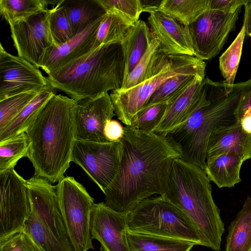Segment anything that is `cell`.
<instances>
[{
	"mask_svg": "<svg viewBox=\"0 0 251 251\" xmlns=\"http://www.w3.org/2000/svg\"><path fill=\"white\" fill-rule=\"evenodd\" d=\"M118 172L103 192L105 203L126 214L151 196H163L174 161L181 158L177 147L167 137L124 127Z\"/></svg>",
	"mask_w": 251,
	"mask_h": 251,
	"instance_id": "1",
	"label": "cell"
},
{
	"mask_svg": "<svg viewBox=\"0 0 251 251\" xmlns=\"http://www.w3.org/2000/svg\"><path fill=\"white\" fill-rule=\"evenodd\" d=\"M76 100L54 95L42 107L25 133L29 141L27 157L34 175L51 183L63 178L72 161L75 144Z\"/></svg>",
	"mask_w": 251,
	"mask_h": 251,
	"instance_id": "2",
	"label": "cell"
},
{
	"mask_svg": "<svg viewBox=\"0 0 251 251\" xmlns=\"http://www.w3.org/2000/svg\"><path fill=\"white\" fill-rule=\"evenodd\" d=\"M251 89V79L228 86L224 81L204 78L199 107L186 122L166 136L179 149L181 158L204 170L211 134L218 126L235 119V110Z\"/></svg>",
	"mask_w": 251,
	"mask_h": 251,
	"instance_id": "3",
	"label": "cell"
},
{
	"mask_svg": "<svg viewBox=\"0 0 251 251\" xmlns=\"http://www.w3.org/2000/svg\"><path fill=\"white\" fill-rule=\"evenodd\" d=\"M210 181L204 170L178 158L173 163L168 187L162 197L191 220L205 247L220 251L225 230L220 210L213 199Z\"/></svg>",
	"mask_w": 251,
	"mask_h": 251,
	"instance_id": "4",
	"label": "cell"
},
{
	"mask_svg": "<svg viewBox=\"0 0 251 251\" xmlns=\"http://www.w3.org/2000/svg\"><path fill=\"white\" fill-rule=\"evenodd\" d=\"M125 61L122 43L102 45L48 75L50 85L77 101L121 89Z\"/></svg>",
	"mask_w": 251,
	"mask_h": 251,
	"instance_id": "5",
	"label": "cell"
},
{
	"mask_svg": "<svg viewBox=\"0 0 251 251\" xmlns=\"http://www.w3.org/2000/svg\"><path fill=\"white\" fill-rule=\"evenodd\" d=\"M26 184L31 213L23 231L41 251H75L61 213L56 186L36 176Z\"/></svg>",
	"mask_w": 251,
	"mask_h": 251,
	"instance_id": "6",
	"label": "cell"
},
{
	"mask_svg": "<svg viewBox=\"0 0 251 251\" xmlns=\"http://www.w3.org/2000/svg\"><path fill=\"white\" fill-rule=\"evenodd\" d=\"M126 220L130 232L205 246L202 236L191 220L162 196L144 200L126 214Z\"/></svg>",
	"mask_w": 251,
	"mask_h": 251,
	"instance_id": "7",
	"label": "cell"
},
{
	"mask_svg": "<svg viewBox=\"0 0 251 251\" xmlns=\"http://www.w3.org/2000/svg\"><path fill=\"white\" fill-rule=\"evenodd\" d=\"M203 60L188 55H168L155 68L152 75L139 85L126 91H112L110 96L115 115L123 124L130 126L152 94L169 78L182 74L205 78Z\"/></svg>",
	"mask_w": 251,
	"mask_h": 251,
	"instance_id": "8",
	"label": "cell"
},
{
	"mask_svg": "<svg viewBox=\"0 0 251 251\" xmlns=\"http://www.w3.org/2000/svg\"><path fill=\"white\" fill-rule=\"evenodd\" d=\"M56 188L61 213L75 251L94 250L90 230L94 199L73 176H64Z\"/></svg>",
	"mask_w": 251,
	"mask_h": 251,
	"instance_id": "9",
	"label": "cell"
},
{
	"mask_svg": "<svg viewBox=\"0 0 251 251\" xmlns=\"http://www.w3.org/2000/svg\"><path fill=\"white\" fill-rule=\"evenodd\" d=\"M122 152L121 140L99 143L75 140L72 161L81 167L103 193L117 175Z\"/></svg>",
	"mask_w": 251,
	"mask_h": 251,
	"instance_id": "10",
	"label": "cell"
},
{
	"mask_svg": "<svg viewBox=\"0 0 251 251\" xmlns=\"http://www.w3.org/2000/svg\"><path fill=\"white\" fill-rule=\"evenodd\" d=\"M0 241L23 232L31 213L26 180L14 168L0 173Z\"/></svg>",
	"mask_w": 251,
	"mask_h": 251,
	"instance_id": "11",
	"label": "cell"
},
{
	"mask_svg": "<svg viewBox=\"0 0 251 251\" xmlns=\"http://www.w3.org/2000/svg\"><path fill=\"white\" fill-rule=\"evenodd\" d=\"M240 9L234 13L208 9L188 26L195 57L210 60L219 53L235 27Z\"/></svg>",
	"mask_w": 251,
	"mask_h": 251,
	"instance_id": "12",
	"label": "cell"
},
{
	"mask_svg": "<svg viewBox=\"0 0 251 251\" xmlns=\"http://www.w3.org/2000/svg\"><path fill=\"white\" fill-rule=\"evenodd\" d=\"M50 9L24 20L8 22L18 55L39 68L45 51L54 44L49 26Z\"/></svg>",
	"mask_w": 251,
	"mask_h": 251,
	"instance_id": "13",
	"label": "cell"
},
{
	"mask_svg": "<svg viewBox=\"0 0 251 251\" xmlns=\"http://www.w3.org/2000/svg\"><path fill=\"white\" fill-rule=\"evenodd\" d=\"M49 84L39 68L0 45V101L20 94L39 91Z\"/></svg>",
	"mask_w": 251,
	"mask_h": 251,
	"instance_id": "14",
	"label": "cell"
},
{
	"mask_svg": "<svg viewBox=\"0 0 251 251\" xmlns=\"http://www.w3.org/2000/svg\"><path fill=\"white\" fill-rule=\"evenodd\" d=\"M108 93L76 101L74 121L75 139L99 143L109 141L104 134L107 121L115 115Z\"/></svg>",
	"mask_w": 251,
	"mask_h": 251,
	"instance_id": "15",
	"label": "cell"
},
{
	"mask_svg": "<svg viewBox=\"0 0 251 251\" xmlns=\"http://www.w3.org/2000/svg\"><path fill=\"white\" fill-rule=\"evenodd\" d=\"M90 230L92 239L100 242V251H131L126 215L111 209L105 202L94 204Z\"/></svg>",
	"mask_w": 251,
	"mask_h": 251,
	"instance_id": "16",
	"label": "cell"
},
{
	"mask_svg": "<svg viewBox=\"0 0 251 251\" xmlns=\"http://www.w3.org/2000/svg\"><path fill=\"white\" fill-rule=\"evenodd\" d=\"M148 22L164 54L194 56L188 26L159 10L149 13Z\"/></svg>",
	"mask_w": 251,
	"mask_h": 251,
	"instance_id": "17",
	"label": "cell"
},
{
	"mask_svg": "<svg viewBox=\"0 0 251 251\" xmlns=\"http://www.w3.org/2000/svg\"><path fill=\"white\" fill-rule=\"evenodd\" d=\"M101 18L65 44L48 49L39 67L48 75L95 50L96 33Z\"/></svg>",
	"mask_w": 251,
	"mask_h": 251,
	"instance_id": "18",
	"label": "cell"
},
{
	"mask_svg": "<svg viewBox=\"0 0 251 251\" xmlns=\"http://www.w3.org/2000/svg\"><path fill=\"white\" fill-rule=\"evenodd\" d=\"M203 79L196 77L171 100L164 116L153 133L166 137L188 120L201 104Z\"/></svg>",
	"mask_w": 251,
	"mask_h": 251,
	"instance_id": "19",
	"label": "cell"
},
{
	"mask_svg": "<svg viewBox=\"0 0 251 251\" xmlns=\"http://www.w3.org/2000/svg\"><path fill=\"white\" fill-rule=\"evenodd\" d=\"M223 153L234 154L244 161L251 158V134L243 131L240 122L220 126L211 134L206 159Z\"/></svg>",
	"mask_w": 251,
	"mask_h": 251,
	"instance_id": "20",
	"label": "cell"
},
{
	"mask_svg": "<svg viewBox=\"0 0 251 251\" xmlns=\"http://www.w3.org/2000/svg\"><path fill=\"white\" fill-rule=\"evenodd\" d=\"M244 162L237 155L223 153L206 159L204 171L219 188H231L241 181L240 172Z\"/></svg>",
	"mask_w": 251,
	"mask_h": 251,
	"instance_id": "21",
	"label": "cell"
},
{
	"mask_svg": "<svg viewBox=\"0 0 251 251\" xmlns=\"http://www.w3.org/2000/svg\"><path fill=\"white\" fill-rule=\"evenodd\" d=\"M153 37L147 24L141 20L131 26L122 42L125 61L124 80L146 53Z\"/></svg>",
	"mask_w": 251,
	"mask_h": 251,
	"instance_id": "22",
	"label": "cell"
},
{
	"mask_svg": "<svg viewBox=\"0 0 251 251\" xmlns=\"http://www.w3.org/2000/svg\"><path fill=\"white\" fill-rule=\"evenodd\" d=\"M74 36L102 17L106 12L98 0H62Z\"/></svg>",
	"mask_w": 251,
	"mask_h": 251,
	"instance_id": "23",
	"label": "cell"
},
{
	"mask_svg": "<svg viewBox=\"0 0 251 251\" xmlns=\"http://www.w3.org/2000/svg\"><path fill=\"white\" fill-rule=\"evenodd\" d=\"M50 83L1 131L0 142L25 132L45 104L56 94Z\"/></svg>",
	"mask_w": 251,
	"mask_h": 251,
	"instance_id": "24",
	"label": "cell"
},
{
	"mask_svg": "<svg viewBox=\"0 0 251 251\" xmlns=\"http://www.w3.org/2000/svg\"><path fill=\"white\" fill-rule=\"evenodd\" d=\"M225 251H251V197L228 226Z\"/></svg>",
	"mask_w": 251,
	"mask_h": 251,
	"instance_id": "25",
	"label": "cell"
},
{
	"mask_svg": "<svg viewBox=\"0 0 251 251\" xmlns=\"http://www.w3.org/2000/svg\"><path fill=\"white\" fill-rule=\"evenodd\" d=\"M127 239L131 251H190L195 245L183 240L134 233L128 230Z\"/></svg>",
	"mask_w": 251,
	"mask_h": 251,
	"instance_id": "26",
	"label": "cell"
},
{
	"mask_svg": "<svg viewBox=\"0 0 251 251\" xmlns=\"http://www.w3.org/2000/svg\"><path fill=\"white\" fill-rule=\"evenodd\" d=\"M209 0H162L158 10L189 26L208 9Z\"/></svg>",
	"mask_w": 251,
	"mask_h": 251,
	"instance_id": "27",
	"label": "cell"
},
{
	"mask_svg": "<svg viewBox=\"0 0 251 251\" xmlns=\"http://www.w3.org/2000/svg\"><path fill=\"white\" fill-rule=\"evenodd\" d=\"M131 26L120 16L106 13L102 17L97 29L95 49L102 45L122 43Z\"/></svg>",
	"mask_w": 251,
	"mask_h": 251,
	"instance_id": "28",
	"label": "cell"
},
{
	"mask_svg": "<svg viewBox=\"0 0 251 251\" xmlns=\"http://www.w3.org/2000/svg\"><path fill=\"white\" fill-rule=\"evenodd\" d=\"M29 141L25 132L0 142V173L14 168L17 162L27 157Z\"/></svg>",
	"mask_w": 251,
	"mask_h": 251,
	"instance_id": "29",
	"label": "cell"
},
{
	"mask_svg": "<svg viewBox=\"0 0 251 251\" xmlns=\"http://www.w3.org/2000/svg\"><path fill=\"white\" fill-rule=\"evenodd\" d=\"M47 0H0V14L9 22L25 20L48 8Z\"/></svg>",
	"mask_w": 251,
	"mask_h": 251,
	"instance_id": "30",
	"label": "cell"
},
{
	"mask_svg": "<svg viewBox=\"0 0 251 251\" xmlns=\"http://www.w3.org/2000/svg\"><path fill=\"white\" fill-rule=\"evenodd\" d=\"M246 35L243 25L236 38L219 58V67L225 84L232 86L238 70Z\"/></svg>",
	"mask_w": 251,
	"mask_h": 251,
	"instance_id": "31",
	"label": "cell"
},
{
	"mask_svg": "<svg viewBox=\"0 0 251 251\" xmlns=\"http://www.w3.org/2000/svg\"><path fill=\"white\" fill-rule=\"evenodd\" d=\"M62 1L60 0L50 9L49 26L54 44L53 47H55L65 44L74 37L70 22Z\"/></svg>",
	"mask_w": 251,
	"mask_h": 251,
	"instance_id": "32",
	"label": "cell"
},
{
	"mask_svg": "<svg viewBox=\"0 0 251 251\" xmlns=\"http://www.w3.org/2000/svg\"><path fill=\"white\" fill-rule=\"evenodd\" d=\"M196 77H200L190 74H182L169 78L152 94L142 109L170 100L190 85Z\"/></svg>",
	"mask_w": 251,
	"mask_h": 251,
	"instance_id": "33",
	"label": "cell"
},
{
	"mask_svg": "<svg viewBox=\"0 0 251 251\" xmlns=\"http://www.w3.org/2000/svg\"><path fill=\"white\" fill-rule=\"evenodd\" d=\"M160 50L159 42L154 37L147 51L126 76L120 90H128L143 82Z\"/></svg>",
	"mask_w": 251,
	"mask_h": 251,
	"instance_id": "34",
	"label": "cell"
},
{
	"mask_svg": "<svg viewBox=\"0 0 251 251\" xmlns=\"http://www.w3.org/2000/svg\"><path fill=\"white\" fill-rule=\"evenodd\" d=\"M175 97L170 100L142 109L133 119L129 126L145 132H153L164 116L170 102Z\"/></svg>",
	"mask_w": 251,
	"mask_h": 251,
	"instance_id": "35",
	"label": "cell"
},
{
	"mask_svg": "<svg viewBox=\"0 0 251 251\" xmlns=\"http://www.w3.org/2000/svg\"><path fill=\"white\" fill-rule=\"evenodd\" d=\"M42 90L20 94L0 100V131L26 107Z\"/></svg>",
	"mask_w": 251,
	"mask_h": 251,
	"instance_id": "36",
	"label": "cell"
},
{
	"mask_svg": "<svg viewBox=\"0 0 251 251\" xmlns=\"http://www.w3.org/2000/svg\"><path fill=\"white\" fill-rule=\"evenodd\" d=\"M106 13H113L131 25L139 20L143 12L140 0H98Z\"/></svg>",
	"mask_w": 251,
	"mask_h": 251,
	"instance_id": "37",
	"label": "cell"
},
{
	"mask_svg": "<svg viewBox=\"0 0 251 251\" xmlns=\"http://www.w3.org/2000/svg\"><path fill=\"white\" fill-rule=\"evenodd\" d=\"M0 251H41L24 231L0 241Z\"/></svg>",
	"mask_w": 251,
	"mask_h": 251,
	"instance_id": "38",
	"label": "cell"
},
{
	"mask_svg": "<svg viewBox=\"0 0 251 251\" xmlns=\"http://www.w3.org/2000/svg\"><path fill=\"white\" fill-rule=\"evenodd\" d=\"M250 0H209L208 9L225 13H234Z\"/></svg>",
	"mask_w": 251,
	"mask_h": 251,
	"instance_id": "39",
	"label": "cell"
},
{
	"mask_svg": "<svg viewBox=\"0 0 251 251\" xmlns=\"http://www.w3.org/2000/svg\"><path fill=\"white\" fill-rule=\"evenodd\" d=\"M124 134V127L117 121L110 120L106 122L104 127V134L109 142L119 141Z\"/></svg>",
	"mask_w": 251,
	"mask_h": 251,
	"instance_id": "40",
	"label": "cell"
},
{
	"mask_svg": "<svg viewBox=\"0 0 251 251\" xmlns=\"http://www.w3.org/2000/svg\"><path fill=\"white\" fill-rule=\"evenodd\" d=\"M250 109H251V89L241 99L234 111L235 121L240 122L244 113Z\"/></svg>",
	"mask_w": 251,
	"mask_h": 251,
	"instance_id": "41",
	"label": "cell"
},
{
	"mask_svg": "<svg viewBox=\"0 0 251 251\" xmlns=\"http://www.w3.org/2000/svg\"><path fill=\"white\" fill-rule=\"evenodd\" d=\"M245 13L243 25L246 34L251 39V0L245 5Z\"/></svg>",
	"mask_w": 251,
	"mask_h": 251,
	"instance_id": "42",
	"label": "cell"
},
{
	"mask_svg": "<svg viewBox=\"0 0 251 251\" xmlns=\"http://www.w3.org/2000/svg\"><path fill=\"white\" fill-rule=\"evenodd\" d=\"M143 12L150 13L158 10L162 0H140Z\"/></svg>",
	"mask_w": 251,
	"mask_h": 251,
	"instance_id": "43",
	"label": "cell"
},
{
	"mask_svg": "<svg viewBox=\"0 0 251 251\" xmlns=\"http://www.w3.org/2000/svg\"><path fill=\"white\" fill-rule=\"evenodd\" d=\"M240 122L243 131L247 133L251 134V109L244 113Z\"/></svg>",
	"mask_w": 251,
	"mask_h": 251,
	"instance_id": "44",
	"label": "cell"
}]
</instances>
